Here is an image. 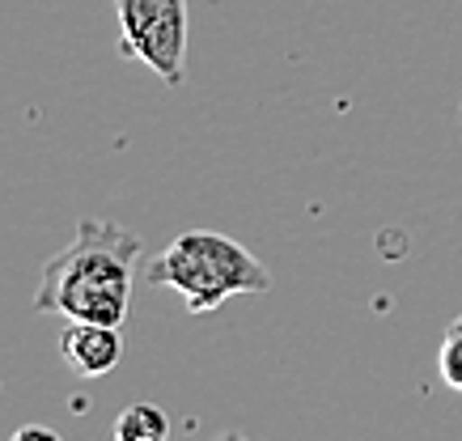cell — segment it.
Segmentation results:
<instances>
[{"instance_id":"obj_1","label":"cell","mask_w":462,"mask_h":441,"mask_svg":"<svg viewBox=\"0 0 462 441\" xmlns=\"http://www.w3.org/2000/svg\"><path fill=\"white\" fill-rule=\"evenodd\" d=\"M136 263H141V238L132 229L102 216H81L72 243L42 263L34 314H64L69 323L124 327Z\"/></svg>"},{"instance_id":"obj_2","label":"cell","mask_w":462,"mask_h":441,"mask_svg":"<svg viewBox=\"0 0 462 441\" xmlns=\"http://www.w3.org/2000/svg\"><path fill=\"white\" fill-rule=\"evenodd\" d=\"M149 285H166L182 293L191 314H208L238 293H263L272 271L254 259L238 238L217 229H187L149 263Z\"/></svg>"},{"instance_id":"obj_3","label":"cell","mask_w":462,"mask_h":441,"mask_svg":"<svg viewBox=\"0 0 462 441\" xmlns=\"http://www.w3.org/2000/svg\"><path fill=\"white\" fill-rule=\"evenodd\" d=\"M119 56L141 60L166 86H182L187 0H115Z\"/></svg>"},{"instance_id":"obj_4","label":"cell","mask_w":462,"mask_h":441,"mask_svg":"<svg viewBox=\"0 0 462 441\" xmlns=\"http://www.w3.org/2000/svg\"><path fill=\"white\" fill-rule=\"evenodd\" d=\"M60 356L77 378H106L124 361V327L111 323H69L60 335Z\"/></svg>"},{"instance_id":"obj_5","label":"cell","mask_w":462,"mask_h":441,"mask_svg":"<svg viewBox=\"0 0 462 441\" xmlns=\"http://www.w3.org/2000/svg\"><path fill=\"white\" fill-rule=\"evenodd\" d=\"M115 441H170V416L157 403H132L115 416Z\"/></svg>"},{"instance_id":"obj_6","label":"cell","mask_w":462,"mask_h":441,"mask_svg":"<svg viewBox=\"0 0 462 441\" xmlns=\"http://www.w3.org/2000/svg\"><path fill=\"white\" fill-rule=\"evenodd\" d=\"M437 370L446 378V386L462 390V314L449 323L446 340H441V353H437Z\"/></svg>"},{"instance_id":"obj_7","label":"cell","mask_w":462,"mask_h":441,"mask_svg":"<svg viewBox=\"0 0 462 441\" xmlns=\"http://www.w3.org/2000/svg\"><path fill=\"white\" fill-rule=\"evenodd\" d=\"M9 441H64V437H60L56 428H47V425H22Z\"/></svg>"},{"instance_id":"obj_8","label":"cell","mask_w":462,"mask_h":441,"mask_svg":"<svg viewBox=\"0 0 462 441\" xmlns=\"http://www.w3.org/2000/svg\"><path fill=\"white\" fill-rule=\"evenodd\" d=\"M212 441H251V437H242V433H221V437H212Z\"/></svg>"}]
</instances>
